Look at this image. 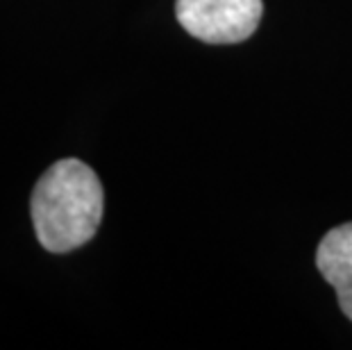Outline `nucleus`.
<instances>
[{
  "instance_id": "nucleus-1",
  "label": "nucleus",
  "mask_w": 352,
  "mask_h": 350,
  "mask_svg": "<svg viewBox=\"0 0 352 350\" xmlns=\"http://www.w3.org/2000/svg\"><path fill=\"white\" fill-rule=\"evenodd\" d=\"M104 210L98 175L80 160H59L39 177L30 198L36 239L50 252H71L94 239Z\"/></svg>"
},
{
  "instance_id": "nucleus-2",
  "label": "nucleus",
  "mask_w": 352,
  "mask_h": 350,
  "mask_svg": "<svg viewBox=\"0 0 352 350\" xmlns=\"http://www.w3.org/2000/svg\"><path fill=\"white\" fill-rule=\"evenodd\" d=\"M261 0H177L175 17L186 32L205 43H239L257 30Z\"/></svg>"
},
{
  "instance_id": "nucleus-3",
  "label": "nucleus",
  "mask_w": 352,
  "mask_h": 350,
  "mask_svg": "<svg viewBox=\"0 0 352 350\" xmlns=\"http://www.w3.org/2000/svg\"><path fill=\"white\" fill-rule=\"evenodd\" d=\"M316 266L320 275L334 287L343 314L352 321V223L332 228L320 239Z\"/></svg>"
}]
</instances>
